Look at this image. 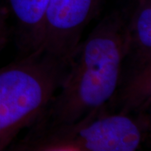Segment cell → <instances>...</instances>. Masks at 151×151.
Returning a JSON list of instances; mask_svg holds the SVG:
<instances>
[{
  "label": "cell",
  "instance_id": "cell-5",
  "mask_svg": "<svg viewBox=\"0 0 151 151\" xmlns=\"http://www.w3.org/2000/svg\"><path fill=\"white\" fill-rule=\"evenodd\" d=\"M104 0H49L38 50L70 58L82 33L99 14Z\"/></svg>",
  "mask_w": 151,
  "mask_h": 151
},
{
  "label": "cell",
  "instance_id": "cell-1",
  "mask_svg": "<svg viewBox=\"0 0 151 151\" xmlns=\"http://www.w3.org/2000/svg\"><path fill=\"white\" fill-rule=\"evenodd\" d=\"M126 22L125 6L103 18L79 43L70 56V68L59 91L30 128L74 123L112 99L120 77Z\"/></svg>",
  "mask_w": 151,
  "mask_h": 151
},
{
  "label": "cell",
  "instance_id": "cell-6",
  "mask_svg": "<svg viewBox=\"0 0 151 151\" xmlns=\"http://www.w3.org/2000/svg\"><path fill=\"white\" fill-rule=\"evenodd\" d=\"M17 24L19 44L25 55L38 50L49 0H9Z\"/></svg>",
  "mask_w": 151,
  "mask_h": 151
},
{
  "label": "cell",
  "instance_id": "cell-7",
  "mask_svg": "<svg viewBox=\"0 0 151 151\" xmlns=\"http://www.w3.org/2000/svg\"><path fill=\"white\" fill-rule=\"evenodd\" d=\"M8 39L9 30L7 25V16L5 13L0 9V50L5 45Z\"/></svg>",
  "mask_w": 151,
  "mask_h": 151
},
{
  "label": "cell",
  "instance_id": "cell-3",
  "mask_svg": "<svg viewBox=\"0 0 151 151\" xmlns=\"http://www.w3.org/2000/svg\"><path fill=\"white\" fill-rule=\"evenodd\" d=\"M147 113L128 114L96 108L74 123L45 128H29L14 142V151H135L150 129Z\"/></svg>",
  "mask_w": 151,
  "mask_h": 151
},
{
  "label": "cell",
  "instance_id": "cell-4",
  "mask_svg": "<svg viewBox=\"0 0 151 151\" xmlns=\"http://www.w3.org/2000/svg\"><path fill=\"white\" fill-rule=\"evenodd\" d=\"M127 8L126 41L117 90L109 109L147 113L151 103V0H133Z\"/></svg>",
  "mask_w": 151,
  "mask_h": 151
},
{
  "label": "cell",
  "instance_id": "cell-2",
  "mask_svg": "<svg viewBox=\"0 0 151 151\" xmlns=\"http://www.w3.org/2000/svg\"><path fill=\"white\" fill-rule=\"evenodd\" d=\"M69 68L70 58L36 50L0 69V151L37 122Z\"/></svg>",
  "mask_w": 151,
  "mask_h": 151
}]
</instances>
